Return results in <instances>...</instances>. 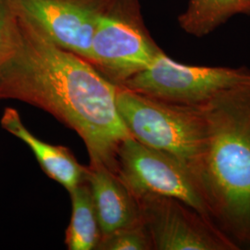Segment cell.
<instances>
[{
	"label": "cell",
	"mask_w": 250,
	"mask_h": 250,
	"mask_svg": "<svg viewBox=\"0 0 250 250\" xmlns=\"http://www.w3.org/2000/svg\"><path fill=\"white\" fill-rule=\"evenodd\" d=\"M19 9V0H0V67L17 45Z\"/></svg>",
	"instance_id": "5bb4252c"
},
{
	"label": "cell",
	"mask_w": 250,
	"mask_h": 250,
	"mask_svg": "<svg viewBox=\"0 0 250 250\" xmlns=\"http://www.w3.org/2000/svg\"><path fill=\"white\" fill-rule=\"evenodd\" d=\"M206 139L198 185L214 223L250 243V80L201 105Z\"/></svg>",
	"instance_id": "7a4b0ae2"
},
{
	"label": "cell",
	"mask_w": 250,
	"mask_h": 250,
	"mask_svg": "<svg viewBox=\"0 0 250 250\" xmlns=\"http://www.w3.org/2000/svg\"><path fill=\"white\" fill-rule=\"evenodd\" d=\"M238 13L246 14L245 0H189L178 22L186 33L203 37Z\"/></svg>",
	"instance_id": "7c38bea8"
},
{
	"label": "cell",
	"mask_w": 250,
	"mask_h": 250,
	"mask_svg": "<svg viewBox=\"0 0 250 250\" xmlns=\"http://www.w3.org/2000/svg\"><path fill=\"white\" fill-rule=\"evenodd\" d=\"M56 45L88 60L99 20L112 0H19Z\"/></svg>",
	"instance_id": "ba28073f"
},
{
	"label": "cell",
	"mask_w": 250,
	"mask_h": 250,
	"mask_svg": "<svg viewBox=\"0 0 250 250\" xmlns=\"http://www.w3.org/2000/svg\"><path fill=\"white\" fill-rule=\"evenodd\" d=\"M69 194L72 217L66 230L65 245L69 250H97L102 232L88 184L83 182Z\"/></svg>",
	"instance_id": "8fae6325"
},
{
	"label": "cell",
	"mask_w": 250,
	"mask_h": 250,
	"mask_svg": "<svg viewBox=\"0 0 250 250\" xmlns=\"http://www.w3.org/2000/svg\"><path fill=\"white\" fill-rule=\"evenodd\" d=\"M0 124L4 130L28 146L45 174L68 192L85 182L87 166L82 165L68 147L46 143L31 133L17 109L5 108Z\"/></svg>",
	"instance_id": "30bf717a"
},
{
	"label": "cell",
	"mask_w": 250,
	"mask_h": 250,
	"mask_svg": "<svg viewBox=\"0 0 250 250\" xmlns=\"http://www.w3.org/2000/svg\"><path fill=\"white\" fill-rule=\"evenodd\" d=\"M115 172L136 198L172 197L212 219L193 172L181 161L133 136L124 140L118 148Z\"/></svg>",
	"instance_id": "5b68a950"
},
{
	"label": "cell",
	"mask_w": 250,
	"mask_h": 250,
	"mask_svg": "<svg viewBox=\"0 0 250 250\" xmlns=\"http://www.w3.org/2000/svg\"><path fill=\"white\" fill-rule=\"evenodd\" d=\"M246 2V14H250V0H245Z\"/></svg>",
	"instance_id": "9a60e30c"
},
{
	"label": "cell",
	"mask_w": 250,
	"mask_h": 250,
	"mask_svg": "<svg viewBox=\"0 0 250 250\" xmlns=\"http://www.w3.org/2000/svg\"><path fill=\"white\" fill-rule=\"evenodd\" d=\"M97 250H151L154 248L150 234L141 221L102 235Z\"/></svg>",
	"instance_id": "4fadbf2b"
},
{
	"label": "cell",
	"mask_w": 250,
	"mask_h": 250,
	"mask_svg": "<svg viewBox=\"0 0 250 250\" xmlns=\"http://www.w3.org/2000/svg\"><path fill=\"white\" fill-rule=\"evenodd\" d=\"M250 80L245 67H209L179 63L163 51L142 72L123 85L167 102L201 106L218 94Z\"/></svg>",
	"instance_id": "8992f818"
},
{
	"label": "cell",
	"mask_w": 250,
	"mask_h": 250,
	"mask_svg": "<svg viewBox=\"0 0 250 250\" xmlns=\"http://www.w3.org/2000/svg\"><path fill=\"white\" fill-rule=\"evenodd\" d=\"M142 221L157 250H235L236 243L214 221L172 197L137 198Z\"/></svg>",
	"instance_id": "52a82bcc"
},
{
	"label": "cell",
	"mask_w": 250,
	"mask_h": 250,
	"mask_svg": "<svg viewBox=\"0 0 250 250\" xmlns=\"http://www.w3.org/2000/svg\"><path fill=\"white\" fill-rule=\"evenodd\" d=\"M116 103L134 139L181 161L196 176L206 139L201 106L163 101L120 85Z\"/></svg>",
	"instance_id": "3957f363"
},
{
	"label": "cell",
	"mask_w": 250,
	"mask_h": 250,
	"mask_svg": "<svg viewBox=\"0 0 250 250\" xmlns=\"http://www.w3.org/2000/svg\"><path fill=\"white\" fill-rule=\"evenodd\" d=\"M162 52L146 27L139 0H112L99 20L87 62L123 85Z\"/></svg>",
	"instance_id": "277c9868"
},
{
	"label": "cell",
	"mask_w": 250,
	"mask_h": 250,
	"mask_svg": "<svg viewBox=\"0 0 250 250\" xmlns=\"http://www.w3.org/2000/svg\"><path fill=\"white\" fill-rule=\"evenodd\" d=\"M89 186L102 235L142 221L137 198L116 172L102 164L87 166Z\"/></svg>",
	"instance_id": "9c48e42d"
},
{
	"label": "cell",
	"mask_w": 250,
	"mask_h": 250,
	"mask_svg": "<svg viewBox=\"0 0 250 250\" xmlns=\"http://www.w3.org/2000/svg\"><path fill=\"white\" fill-rule=\"evenodd\" d=\"M117 87L87 61L56 45L20 3L17 45L0 67V100L53 115L83 139L89 164L115 171L118 148L132 136L117 108Z\"/></svg>",
	"instance_id": "6da1fadb"
}]
</instances>
